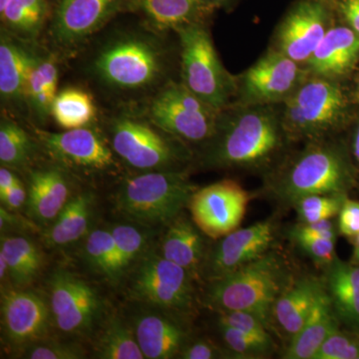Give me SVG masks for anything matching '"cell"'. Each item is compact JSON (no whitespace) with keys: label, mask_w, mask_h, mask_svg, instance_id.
<instances>
[{"label":"cell","mask_w":359,"mask_h":359,"mask_svg":"<svg viewBox=\"0 0 359 359\" xmlns=\"http://www.w3.org/2000/svg\"><path fill=\"white\" fill-rule=\"evenodd\" d=\"M51 116L62 128H83L96 116L93 97L81 89L62 90L52 103Z\"/></svg>","instance_id":"cell-30"},{"label":"cell","mask_w":359,"mask_h":359,"mask_svg":"<svg viewBox=\"0 0 359 359\" xmlns=\"http://www.w3.org/2000/svg\"><path fill=\"white\" fill-rule=\"evenodd\" d=\"M94 208L95 196L91 192L71 198L47 231V243L54 247H63L80 240L88 230Z\"/></svg>","instance_id":"cell-26"},{"label":"cell","mask_w":359,"mask_h":359,"mask_svg":"<svg viewBox=\"0 0 359 359\" xmlns=\"http://www.w3.org/2000/svg\"><path fill=\"white\" fill-rule=\"evenodd\" d=\"M11 2V0H0V13L6 11V7L8 6Z\"/></svg>","instance_id":"cell-53"},{"label":"cell","mask_w":359,"mask_h":359,"mask_svg":"<svg viewBox=\"0 0 359 359\" xmlns=\"http://www.w3.org/2000/svg\"><path fill=\"white\" fill-rule=\"evenodd\" d=\"M282 52L269 51L236 78L238 103L275 105L283 103L299 88L309 73Z\"/></svg>","instance_id":"cell-9"},{"label":"cell","mask_w":359,"mask_h":359,"mask_svg":"<svg viewBox=\"0 0 359 359\" xmlns=\"http://www.w3.org/2000/svg\"><path fill=\"white\" fill-rule=\"evenodd\" d=\"M119 254L124 276L147 250L148 237L145 231L133 224H115L110 229Z\"/></svg>","instance_id":"cell-35"},{"label":"cell","mask_w":359,"mask_h":359,"mask_svg":"<svg viewBox=\"0 0 359 359\" xmlns=\"http://www.w3.org/2000/svg\"><path fill=\"white\" fill-rule=\"evenodd\" d=\"M219 111L198 98L185 85L170 82L150 107L156 126L179 140L201 143L216 132Z\"/></svg>","instance_id":"cell-8"},{"label":"cell","mask_w":359,"mask_h":359,"mask_svg":"<svg viewBox=\"0 0 359 359\" xmlns=\"http://www.w3.org/2000/svg\"><path fill=\"white\" fill-rule=\"evenodd\" d=\"M198 190L180 170L150 171L125 181L116 194L118 211L142 226H167Z\"/></svg>","instance_id":"cell-4"},{"label":"cell","mask_w":359,"mask_h":359,"mask_svg":"<svg viewBox=\"0 0 359 359\" xmlns=\"http://www.w3.org/2000/svg\"><path fill=\"white\" fill-rule=\"evenodd\" d=\"M85 255L92 268L110 282H119L124 276L110 230H95L89 233L85 245Z\"/></svg>","instance_id":"cell-32"},{"label":"cell","mask_w":359,"mask_h":359,"mask_svg":"<svg viewBox=\"0 0 359 359\" xmlns=\"http://www.w3.org/2000/svg\"><path fill=\"white\" fill-rule=\"evenodd\" d=\"M252 195L233 180H223L193 194L191 218L205 236L219 240L240 228Z\"/></svg>","instance_id":"cell-11"},{"label":"cell","mask_w":359,"mask_h":359,"mask_svg":"<svg viewBox=\"0 0 359 359\" xmlns=\"http://www.w3.org/2000/svg\"><path fill=\"white\" fill-rule=\"evenodd\" d=\"M0 252L8 264L9 278L18 289L27 287L39 275L43 256L29 238L2 235Z\"/></svg>","instance_id":"cell-28"},{"label":"cell","mask_w":359,"mask_h":359,"mask_svg":"<svg viewBox=\"0 0 359 359\" xmlns=\"http://www.w3.org/2000/svg\"><path fill=\"white\" fill-rule=\"evenodd\" d=\"M127 273L129 294L137 301L173 313L192 309L195 278L160 252L147 250Z\"/></svg>","instance_id":"cell-7"},{"label":"cell","mask_w":359,"mask_h":359,"mask_svg":"<svg viewBox=\"0 0 359 359\" xmlns=\"http://www.w3.org/2000/svg\"><path fill=\"white\" fill-rule=\"evenodd\" d=\"M7 276L9 278L8 264H7L6 257L0 252V280L4 283Z\"/></svg>","instance_id":"cell-51"},{"label":"cell","mask_w":359,"mask_h":359,"mask_svg":"<svg viewBox=\"0 0 359 359\" xmlns=\"http://www.w3.org/2000/svg\"><path fill=\"white\" fill-rule=\"evenodd\" d=\"M323 282L313 276L292 278L276 299L271 313V327L275 325L290 340L306 323Z\"/></svg>","instance_id":"cell-22"},{"label":"cell","mask_w":359,"mask_h":359,"mask_svg":"<svg viewBox=\"0 0 359 359\" xmlns=\"http://www.w3.org/2000/svg\"><path fill=\"white\" fill-rule=\"evenodd\" d=\"M339 235L337 221H334V219L316 222V223H299L297 226H295L292 231V238L304 237L337 240V236Z\"/></svg>","instance_id":"cell-44"},{"label":"cell","mask_w":359,"mask_h":359,"mask_svg":"<svg viewBox=\"0 0 359 359\" xmlns=\"http://www.w3.org/2000/svg\"><path fill=\"white\" fill-rule=\"evenodd\" d=\"M351 242L353 244V250L349 263L359 266V233L351 240Z\"/></svg>","instance_id":"cell-50"},{"label":"cell","mask_w":359,"mask_h":359,"mask_svg":"<svg viewBox=\"0 0 359 359\" xmlns=\"http://www.w3.org/2000/svg\"><path fill=\"white\" fill-rule=\"evenodd\" d=\"M337 6L347 26L359 34V0H337Z\"/></svg>","instance_id":"cell-47"},{"label":"cell","mask_w":359,"mask_h":359,"mask_svg":"<svg viewBox=\"0 0 359 359\" xmlns=\"http://www.w3.org/2000/svg\"><path fill=\"white\" fill-rule=\"evenodd\" d=\"M50 309L56 327L68 334H85L100 318V295L88 283L59 269L50 280Z\"/></svg>","instance_id":"cell-13"},{"label":"cell","mask_w":359,"mask_h":359,"mask_svg":"<svg viewBox=\"0 0 359 359\" xmlns=\"http://www.w3.org/2000/svg\"><path fill=\"white\" fill-rule=\"evenodd\" d=\"M181 42L182 83L222 112L236 95V78L224 69L209 32L200 22L177 29Z\"/></svg>","instance_id":"cell-6"},{"label":"cell","mask_w":359,"mask_h":359,"mask_svg":"<svg viewBox=\"0 0 359 359\" xmlns=\"http://www.w3.org/2000/svg\"><path fill=\"white\" fill-rule=\"evenodd\" d=\"M55 97L47 88L37 66V60L34 58L26 80L25 98L27 99L37 117L40 119H46L51 115L52 103Z\"/></svg>","instance_id":"cell-39"},{"label":"cell","mask_w":359,"mask_h":359,"mask_svg":"<svg viewBox=\"0 0 359 359\" xmlns=\"http://www.w3.org/2000/svg\"><path fill=\"white\" fill-rule=\"evenodd\" d=\"M323 283L340 325L359 332V266L337 259Z\"/></svg>","instance_id":"cell-25"},{"label":"cell","mask_w":359,"mask_h":359,"mask_svg":"<svg viewBox=\"0 0 359 359\" xmlns=\"http://www.w3.org/2000/svg\"><path fill=\"white\" fill-rule=\"evenodd\" d=\"M203 1L209 8H212V7L223 6V4H226L230 0H203Z\"/></svg>","instance_id":"cell-52"},{"label":"cell","mask_w":359,"mask_h":359,"mask_svg":"<svg viewBox=\"0 0 359 359\" xmlns=\"http://www.w3.org/2000/svg\"><path fill=\"white\" fill-rule=\"evenodd\" d=\"M18 181V177L9 170V168L2 166L0 169V197L8 192Z\"/></svg>","instance_id":"cell-48"},{"label":"cell","mask_w":359,"mask_h":359,"mask_svg":"<svg viewBox=\"0 0 359 359\" xmlns=\"http://www.w3.org/2000/svg\"><path fill=\"white\" fill-rule=\"evenodd\" d=\"M337 228L342 237L353 240L359 233V201L346 197L337 215Z\"/></svg>","instance_id":"cell-43"},{"label":"cell","mask_w":359,"mask_h":359,"mask_svg":"<svg viewBox=\"0 0 359 359\" xmlns=\"http://www.w3.org/2000/svg\"><path fill=\"white\" fill-rule=\"evenodd\" d=\"M351 153H353L354 162L359 172V123L354 129L353 140H351Z\"/></svg>","instance_id":"cell-49"},{"label":"cell","mask_w":359,"mask_h":359,"mask_svg":"<svg viewBox=\"0 0 359 359\" xmlns=\"http://www.w3.org/2000/svg\"><path fill=\"white\" fill-rule=\"evenodd\" d=\"M166 226L160 254L185 269L195 280H199L209 250L205 245V233L196 226L192 218H188L183 212Z\"/></svg>","instance_id":"cell-21"},{"label":"cell","mask_w":359,"mask_h":359,"mask_svg":"<svg viewBox=\"0 0 359 359\" xmlns=\"http://www.w3.org/2000/svg\"><path fill=\"white\" fill-rule=\"evenodd\" d=\"M330 27L328 0H301L278 25L275 50L306 65Z\"/></svg>","instance_id":"cell-15"},{"label":"cell","mask_w":359,"mask_h":359,"mask_svg":"<svg viewBox=\"0 0 359 359\" xmlns=\"http://www.w3.org/2000/svg\"><path fill=\"white\" fill-rule=\"evenodd\" d=\"M135 334L145 358L169 359L180 355L189 340V332L174 316L148 311L135 321Z\"/></svg>","instance_id":"cell-20"},{"label":"cell","mask_w":359,"mask_h":359,"mask_svg":"<svg viewBox=\"0 0 359 359\" xmlns=\"http://www.w3.org/2000/svg\"><path fill=\"white\" fill-rule=\"evenodd\" d=\"M339 327V318L323 283L306 323L290 340L283 358L313 359L323 342Z\"/></svg>","instance_id":"cell-23"},{"label":"cell","mask_w":359,"mask_h":359,"mask_svg":"<svg viewBox=\"0 0 359 359\" xmlns=\"http://www.w3.org/2000/svg\"><path fill=\"white\" fill-rule=\"evenodd\" d=\"M276 236V224L269 219L247 228H238L219 238V242L208 250L201 278L211 283L230 275L266 254Z\"/></svg>","instance_id":"cell-12"},{"label":"cell","mask_w":359,"mask_h":359,"mask_svg":"<svg viewBox=\"0 0 359 359\" xmlns=\"http://www.w3.org/2000/svg\"><path fill=\"white\" fill-rule=\"evenodd\" d=\"M39 294L11 290L2 294V330L11 344H30L43 337L50 323L51 309Z\"/></svg>","instance_id":"cell-17"},{"label":"cell","mask_w":359,"mask_h":359,"mask_svg":"<svg viewBox=\"0 0 359 359\" xmlns=\"http://www.w3.org/2000/svg\"><path fill=\"white\" fill-rule=\"evenodd\" d=\"M34 57L2 32L0 40V93L4 100L25 98V85Z\"/></svg>","instance_id":"cell-27"},{"label":"cell","mask_w":359,"mask_h":359,"mask_svg":"<svg viewBox=\"0 0 359 359\" xmlns=\"http://www.w3.org/2000/svg\"><path fill=\"white\" fill-rule=\"evenodd\" d=\"M32 359H80L85 358L83 349L75 344L51 342L33 346L26 353Z\"/></svg>","instance_id":"cell-42"},{"label":"cell","mask_w":359,"mask_h":359,"mask_svg":"<svg viewBox=\"0 0 359 359\" xmlns=\"http://www.w3.org/2000/svg\"><path fill=\"white\" fill-rule=\"evenodd\" d=\"M287 141L273 105L238 103L219 113L203 164L218 169L257 170L276 160Z\"/></svg>","instance_id":"cell-1"},{"label":"cell","mask_w":359,"mask_h":359,"mask_svg":"<svg viewBox=\"0 0 359 359\" xmlns=\"http://www.w3.org/2000/svg\"><path fill=\"white\" fill-rule=\"evenodd\" d=\"M297 244L316 264L330 266L337 259L335 252L337 240L327 238H311L304 237H294Z\"/></svg>","instance_id":"cell-41"},{"label":"cell","mask_w":359,"mask_h":359,"mask_svg":"<svg viewBox=\"0 0 359 359\" xmlns=\"http://www.w3.org/2000/svg\"><path fill=\"white\" fill-rule=\"evenodd\" d=\"M221 347L208 339L189 341L182 349L179 358L183 359H214L229 358Z\"/></svg>","instance_id":"cell-45"},{"label":"cell","mask_w":359,"mask_h":359,"mask_svg":"<svg viewBox=\"0 0 359 359\" xmlns=\"http://www.w3.org/2000/svg\"><path fill=\"white\" fill-rule=\"evenodd\" d=\"M313 359H359V332L339 327L323 342Z\"/></svg>","instance_id":"cell-38"},{"label":"cell","mask_w":359,"mask_h":359,"mask_svg":"<svg viewBox=\"0 0 359 359\" xmlns=\"http://www.w3.org/2000/svg\"><path fill=\"white\" fill-rule=\"evenodd\" d=\"M32 142L15 123L2 120L0 125V162L7 168H22L32 154Z\"/></svg>","instance_id":"cell-34"},{"label":"cell","mask_w":359,"mask_h":359,"mask_svg":"<svg viewBox=\"0 0 359 359\" xmlns=\"http://www.w3.org/2000/svg\"><path fill=\"white\" fill-rule=\"evenodd\" d=\"M219 332L229 353L238 358H259L269 355L275 349L276 346L266 344L262 340L256 339L236 330V328L219 325Z\"/></svg>","instance_id":"cell-37"},{"label":"cell","mask_w":359,"mask_h":359,"mask_svg":"<svg viewBox=\"0 0 359 359\" xmlns=\"http://www.w3.org/2000/svg\"><path fill=\"white\" fill-rule=\"evenodd\" d=\"M124 0H61L52 32L59 44L69 46L93 34L122 8Z\"/></svg>","instance_id":"cell-18"},{"label":"cell","mask_w":359,"mask_h":359,"mask_svg":"<svg viewBox=\"0 0 359 359\" xmlns=\"http://www.w3.org/2000/svg\"><path fill=\"white\" fill-rule=\"evenodd\" d=\"M70 199L69 186L59 168L33 172L26 207L37 223L48 224L55 221Z\"/></svg>","instance_id":"cell-24"},{"label":"cell","mask_w":359,"mask_h":359,"mask_svg":"<svg viewBox=\"0 0 359 359\" xmlns=\"http://www.w3.org/2000/svg\"><path fill=\"white\" fill-rule=\"evenodd\" d=\"M149 20L160 29H179L199 22L198 18L209 7L203 0H136Z\"/></svg>","instance_id":"cell-29"},{"label":"cell","mask_w":359,"mask_h":359,"mask_svg":"<svg viewBox=\"0 0 359 359\" xmlns=\"http://www.w3.org/2000/svg\"><path fill=\"white\" fill-rule=\"evenodd\" d=\"M358 61V33L348 26H334L327 30L304 65L311 75L337 80L353 69Z\"/></svg>","instance_id":"cell-19"},{"label":"cell","mask_w":359,"mask_h":359,"mask_svg":"<svg viewBox=\"0 0 359 359\" xmlns=\"http://www.w3.org/2000/svg\"><path fill=\"white\" fill-rule=\"evenodd\" d=\"M47 152L63 166L86 172L106 171L114 165L112 151L96 132L85 128L61 133L39 131Z\"/></svg>","instance_id":"cell-16"},{"label":"cell","mask_w":359,"mask_h":359,"mask_svg":"<svg viewBox=\"0 0 359 359\" xmlns=\"http://www.w3.org/2000/svg\"><path fill=\"white\" fill-rule=\"evenodd\" d=\"M112 147L130 166L143 171H172L187 160L188 153L135 120H117L112 127Z\"/></svg>","instance_id":"cell-10"},{"label":"cell","mask_w":359,"mask_h":359,"mask_svg":"<svg viewBox=\"0 0 359 359\" xmlns=\"http://www.w3.org/2000/svg\"><path fill=\"white\" fill-rule=\"evenodd\" d=\"M97 358L102 359H144L135 332L120 318L108 321L96 344Z\"/></svg>","instance_id":"cell-31"},{"label":"cell","mask_w":359,"mask_h":359,"mask_svg":"<svg viewBox=\"0 0 359 359\" xmlns=\"http://www.w3.org/2000/svg\"><path fill=\"white\" fill-rule=\"evenodd\" d=\"M48 13L46 0H11L1 20L15 32L35 35L39 32Z\"/></svg>","instance_id":"cell-33"},{"label":"cell","mask_w":359,"mask_h":359,"mask_svg":"<svg viewBox=\"0 0 359 359\" xmlns=\"http://www.w3.org/2000/svg\"><path fill=\"white\" fill-rule=\"evenodd\" d=\"M292 278L285 259L268 252L230 275L209 283L205 301L218 311L255 313L271 327L273 304Z\"/></svg>","instance_id":"cell-3"},{"label":"cell","mask_w":359,"mask_h":359,"mask_svg":"<svg viewBox=\"0 0 359 359\" xmlns=\"http://www.w3.org/2000/svg\"><path fill=\"white\" fill-rule=\"evenodd\" d=\"M280 113L287 140H325L344 124L347 98L337 80L309 74Z\"/></svg>","instance_id":"cell-5"},{"label":"cell","mask_w":359,"mask_h":359,"mask_svg":"<svg viewBox=\"0 0 359 359\" xmlns=\"http://www.w3.org/2000/svg\"><path fill=\"white\" fill-rule=\"evenodd\" d=\"M95 68L106 83L124 89L147 86L159 76V52L140 39L111 45L98 56Z\"/></svg>","instance_id":"cell-14"},{"label":"cell","mask_w":359,"mask_h":359,"mask_svg":"<svg viewBox=\"0 0 359 359\" xmlns=\"http://www.w3.org/2000/svg\"><path fill=\"white\" fill-rule=\"evenodd\" d=\"M355 187V171L346 152L327 140L309 142L278 171L271 183L276 198L292 205L309 195L348 196Z\"/></svg>","instance_id":"cell-2"},{"label":"cell","mask_w":359,"mask_h":359,"mask_svg":"<svg viewBox=\"0 0 359 359\" xmlns=\"http://www.w3.org/2000/svg\"><path fill=\"white\" fill-rule=\"evenodd\" d=\"M28 191L21 183L20 180L14 184L13 188L8 192L0 197L2 205L9 211H18L27 203Z\"/></svg>","instance_id":"cell-46"},{"label":"cell","mask_w":359,"mask_h":359,"mask_svg":"<svg viewBox=\"0 0 359 359\" xmlns=\"http://www.w3.org/2000/svg\"><path fill=\"white\" fill-rule=\"evenodd\" d=\"M347 195L320 194L309 195L295 201L292 207L297 211L299 223L325 221L337 217Z\"/></svg>","instance_id":"cell-36"},{"label":"cell","mask_w":359,"mask_h":359,"mask_svg":"<svg viewBox=\"0 0 359 359\" xmlns=\"http://www.w3.org/2000/svg\"><path fill=\"white\" fill-rule=\"evenodd\" d=\"M219 313V325H226L252 335L256 339L276 346L269 334V327L261 318L245 311H221Z\"/></svg>","instance_id":"cell-40"}]
</instances>
